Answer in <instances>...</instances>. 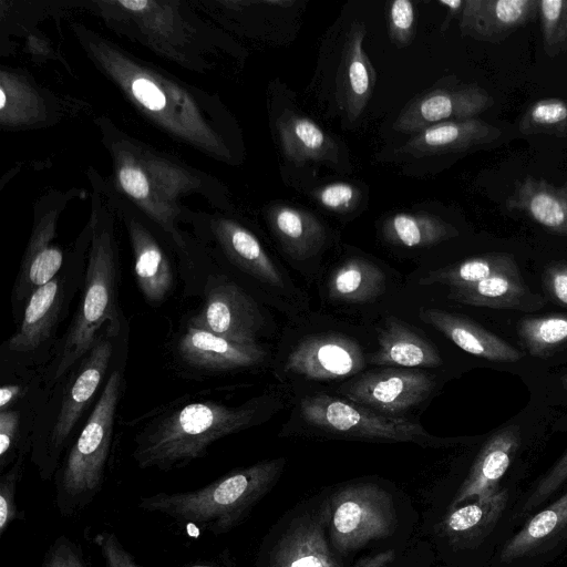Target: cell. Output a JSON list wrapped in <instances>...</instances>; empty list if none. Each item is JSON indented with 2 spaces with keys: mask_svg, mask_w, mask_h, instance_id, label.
<instances>
[{
  "mask_svg": "<svg viewBox=\"0 0 567 567\" xmlns=\"http://www.w3.org/2000/svg\"><path fill=\"white\" fill-rule=\"evenodd\" d=\"M284 465V458L258 462L228 472L194 491L159 492L141 497L137 507L216 536L226 534L238 526L272 488Z\"/></svg>",
  "mask_w": 567,
  "mask_h": 567,
  "instance_id": "1",
  "label": "cell"
},
{
  "mask_svg": "<svg viewBox=\"0 0 567 567\" xmlns=\"http://www.w3.org/2000/svg\"><path fill=\"white\" fill-rule=\"evenodd\" d=\"M256 409L215 401L176 408L144 427L135 439L133 458L142 470L182 468L207 454L216 441L250 426Z\"/></svg>",
  "mask_w": 567,
  "mask_h": 567,
  "instance_id": "2",
  "label": "cell"
},
{
  "mask_svg": "<svg viewBox=\"0 0 567 567\" xmlns=\"http://www.w3.org/2000/svg\"><path fill=\"white\" fill-rule=\"evenodd\" d=\"M123 379L114 370L54 475L55 507L62 517L83 512L99 495L105 476Z\"/></svg>",
  "mask_w": 567,
  "mask_h": 567,
  "instance_id": "3",
  "label": "cell"
},
{
  "mask_svg": "<svg viewBox=\"0 0 567 567\" xmlns=\"http://www.w3.org/2000/svg\"><path fill=\"white\" fill-rule=\"evenodd\" d=\"M118 259L112 234H93L83 293L56 355L52 380H59L95 344L103 326L116 334L118 323Z\"/></svg>",
  "mask_w": 567,
  "mask_h": 567,
  "instance_id": "4",
  "label": "cell"
},
{
  "mask_svg": "<svg viewBox=\"0 0 567 567\" xmlns=\"http://www.w3.org/2000/svg\"><path fill=\"white\" fill-rule=\"evenodd\" d=\"M95 55L142 110L171 132L219 156H229L218 135L175 83L141 68L116 50L99 43Z\"/></svg>",
  "mask_w": 567,
  "mask_h": 567,
  "instance_id": "5",
  "label": "cell"
},
{
  "mask_svg": "<svg viewBox=\"0 0 567 567\" xmlns=\"http://www.w3.org/2000/svg\"><path fill=\"white\" fill-rule=\"evenodd\" d=\"M520 494L506 486L446 509L434 538L453 567H488L496 550L514 532L512 511Z\"/></svg>",
  "mask_w": 567,
  "mask_h": 567,
  "instance_id": "6",
  "label": "cell"
},
{
  "mask_svg": "<svg viewBox=\"0 0 567 567\" xmlns=\"http://www.w3.org/2000/svg\"><path fill=\"white\" fill-rule=\"evenodd\" d=\"M324 504L329 543L341 560L370 542L390 536L398 524L392 495L373 483L348 484Z\"/></svg>",
  "mask_w": 567,
  "mask_h": 567,
  "instance_id": "7",
  "label": "cell"
},
{
  "mask_svg": "<svg viewBox=\"0 0 567 567\" xmlns=\"http://www.w3.org/2000/svg\"><path fill=\"white\" fill-rule=\"evenodd\" d=\"M303 420L322 431L347 437L431 444L422 425L403 417L382 415L350 400L317 393L300 402Z\"/></svg>",
  "mask_w": 567,
  "mask_h": 567,
  "instance_id": "8",
  "label": "cell"
},
{
  "mask_svg": "<svg viewBox=\"0 0 567 567\" xmlns=\"http://www.w3.org/2000/svg\"><path fill=\"white\" fill-rule=\"evenodd\" d=\"M256 567H346L329 543L324 501L288 514L264 539Z\"/></svg>",
  "mask_w": 567,
  "mask_h": 567,
  "instance_id": "9",
  "label": "cell"
},
{
  "mask_svg": "<svg viewBox=\"0 0 567 567\" xmlns=\"http://www.w3.org/2000/svg\"><path fill=\"white\" fill-rule=\"evenodd\" d=\"M112 351V343L107 334L103 333L82 361L63 396L48 437L33 450L32 461L41 480L49 481L54 477L70 435L101 385L111 361Z\"/></svg>",
  "mask_w": 567,
  "mask_h": 567,
  "instance_id": "10",
  "label": "cell"
},
{
  "mask_svg": "<svg viewBox=\"0 0 567 567\" xmlns=\"http://www.w3.org/2000/svg\"><path fill=\"white\" fill-rule=\"evenodd\" d=\"M567 554V491L525 519L488 567H549Z\"/></svg>",
  "mask_w": 567,
  "mask_h": 567,
  "instance_id": "11",
  "label": "cell"
},
{
  "mask_svg": "<svg viewBox=\"0 0 567 567\" xmlns=\"http://www.w3.org/2000/svg\"><path fill=\"white\" fill-rule=\"evenodd\" d=\"M116 176L124 193L176 238L171 205L178 195L194 186L189 175L152 155L137 158L124 154L118 159Z\"/></svg>",
  "mask_w": 567,
  "mask_h": 567,
  "instance_id": "12",
  "label": "cell"
},
{
  "mask_svg": "<svg viewBox=\"0 0 567 567\" xmlns=\"http://www.w3.org/2000/svg\"><path fill=\"white\" fill-rule=\"evenodd\" d=\"M431 374L386 367L361 374L339 389L350 401L382 415L396 416L419 405L434 389Z\"/></svg>",
  "mask_w": 567,
  "mask_h": 567,
  "instance_id": "13",
  "label": "cell"
},
{
  "mask_svg": "<svg viewBox=\"0 0 567 567\" xmlns=\"http://www.w3.org/2000/svg\"><path fill=\"white\" fill-rule=\"evenodd\" d=\"M262 323L254 299L224 277L207 286L204 302L189 321V326L248 346L257 344Z\"/></svg>",
  "mask_w": 567,
  "mask_h": 567,
  "instance_id": "14",
  "label": "cell"
},
{
  "mask_svg": "<svg viewBox=\"0 0 567 567\" xmlns=\"http://www.w3.org/2000/svg\"><path fill=\"white\" fill-rule=\"evenodd\" d=\"M493 103V97L477 84L435 89L411 100L393 127L401 133L415 134L436 123L475 118Z\"/></svg>",
  "mask_w": 567,
  "mask_h": 567,
  "instance_id": "15",
  "label": "cell"
},
{
  "mask_svg": "<svg viewBox=\"0 0 567 567\" xmlns=\"http://www.w3.org/2000/svg\"><path fill=\"white\" fill-rule=\"evenodd\" d=\"M364 363L355 341L327 333L301 340L287 357L285 371L310 380H332L355 374Z\"/></svg>",
  "mask_w": 567,
  "mask_h": 567,
  "instance_id": "16",
  "label": "cell"
},
{
  "mask_svg": "<svg viewBox=\"0 0 567 567\" xmlns=\"http://www.w3.org/2000/svg\"><path fill=\"white\" fill-rule=\"evenodd\" d=\"M520 446L517 425L506 426L494 433L482 446L467 474L454 492L447 509L498 489L513 486L504 483Z\"/></svg>",
  "mask_w": 567,
  "mask_h": 567,
  "instance_id": "17",
  "label": "cell"
},
{
  "mask_svg": "<svg viewBox=\"0 0 567 567\" xmlns=\"http://www.w3.org/2000/svg\"><path fill=\"white\" fill-rule=\"evenodd\" d=\"M538 14V0H465L462 35L491 43L501 42Z\"/></svg>",
  "mask_w": 567,
  "mask_h": 567,
  "instance_id": "18",
  "label": "cell"
},
{
  "mask_svg": "<svg viewBox=\"0 0 567 567\" xmlns=\"http://www.w3.org/2000/svg\"><path fill=\"white\" fill-rule=\"evenodd\" d=\"M177 352L186 364L214 372L249 368L266 357L258 344L237 343L189 324L178 340Z\"/></svg>",
  "mask_w": 567,
  "mask_h": 567,
  "instance_id": "19",
  "label": "cell"
},
{
  "mask_svg": "<svg viewBox=\"0 0 567 567\" xmlns=\"http://www.w3.org/2000/svg\"><path fill=\"white\" fill-rule=\"evenodd\" d=\"M499 128L478 118L446 121L415 133L401 147L414 157L464 152L489 144L501 136Z\"/></svg>",
  "mask_w": 567,
  "mask_h": 567,
  "instance_id": "20",
  "label": "cell"
},
{
  "mask_svg": "<svg viewBox=\"0 0 567 567\" xmlns=\"http://www.w3.org/2000/svg\"><path fill=\"white\" fill-rule=\"evenodd\" d=\"M420 318L467 353L495 362H516L525 353L476 322L440 309H424Z\"/></svg>",
  "mask_w": 567,
  "mask_h": 567,
  "instance_id": "21",
  "label": "cell"
},
{
  "mask_svg": "<svg viewBox=\"0 0 567 567\" xmlns=\"http://www.w3.org/2000/svg\"><path fill=\"white\" fill-rule=\"evenodd\" d=\"M65 297L64 280L58 275L34 290L25 302L21 322L8 340L14 352H32L43 344L58 323Z\"/></svg>",
  "mask_w": 567,
  "mask_h": 567,
  "instance_id": "22",
  "label": "cell"
},
{
  "mask_svg": "<svg viewBox=\"0 0 567 567\" xmlns=\"http://www.w3.org/2000/svg\"><path fill=\"white\" fill-rule=\"evenodd\" d=\"M365 28L352 24L349 31L338 74V96L350 120H355L368 104L375 83L374 69L362 43Z\"/></svg>",
  "mask_w": 567,
  "mask_h": 567,
  "instance_id": "23",
  "label": "cell"
},
{
  "mask_svg": "<svg viewBox=\"0 0 567 567\" xmlns=\"http://www.w3.org/2000/svg\"><path fill=\"white\" fill-rule=\"evenodd\" d=\"M449 298L468 306L524 311L542 308L545 302L528 289L518 269L496 274L470 286L451 288Z\"/></svg>",
  "mask_w": 567,
  "mask_h": 567,
  "instance_id": "24",
  "label": "cell"
},
{
  "mask_svg": "<svg viewBox=\"0 0 567 567\" xmlns=\"http://www.w3.org/2000/svg\"><path fill=\"white\" fill-rule=\"evenodd\" d=\"M378 343L371 357V363L378 367L430 368L442 363L431 342L394 317L386 318L379 329Z\"/></svg>",
  "mask_w": 567,
  "mask_h": 567,
  "instance_id": "25",
  "label": "cell"
},
{
  "mask_svg": "<svg viewBox=\"0 0 567 567\" xmlns=\"http://www.w3.org/2000/svg\"><path fill=\"white\" fill-rule=\"evenodd\" d=\"M282 153L296 166L308 162H336L338 146L317 123L285 110L276 121Z\"/></svg>",
  "mask_w": 567,
  "mask_h": 567,
  "instance_id": "26",
  "label": "cell"
},
{
  "mask_svg": "<svg viewBox=\"0 0 567 567\" xmlns=\"http://www.w3.org/2000/svg\"><path fill=\"white\" fill-rule=\"evenodd\" d=\"M128 231L137 286L150 303L158 305L166 300L173 289L171 262L155 238L142 225L132 221Z\"/></svg>",
  "mask_w": 567,
  "mask_h": 567,
  "instance_id": "27",
  "label": "cell"
},
{
  "mask_svg": "<svg viewBox=\"0 0 567 567\" xmlns=\"http://www.w3.org/2000/svg\"><path fill=\"white\" fill-rule=\"evenodd\" d=\"M506 206L524 213L548 231L567 237V187L526 177L516 185Z\"/></svg>",
  "mask_w": 567,
  "mask_h": 567,
  "instance_id": "28",
  "label": "cell"
},
{
  "mask_svg": "<svg viewBox=\"0 0 567 567\" xmlns=\"http://www.w3.org/2000/svg\"><path fill=\"white\" fill-rule=\"evenodd\" d=\"M214 230L224 252L240 269L267 285L284 286L278 268L248 229L233 220L220 219Z\"/></svg>",
  "mask_w": 567,
  "mask_h": 567,
  "instance_id": "29",
  "label": "cell"
},
{
  "mask_svg": "<svg viewBox=\"0 0 567 567\" xmlns=\"http://www.w3.org/2000/svg\"><path fill=\"white\" fill-rule=\"evenodd\" d=\"M53 226L51 221L41 224L30 239L13 287L12 297L18 303L27 302L31 293L55 278L62 267L63 252L51 244Z\"/></svg>",
  "mask_w": 567,
  "mask_h": 567,
  "instance_id": "30",
  "label": "cell"
},
{
  "mask_svg": "<svg viewBox=\"0 0 567 567\" xmlns=\"http://www.w3.org/2000/svg\"><path fill=\"white\" fill-rule=\"evenodd\" d=\"M267 217L279 241L295 259L309 258L323 245L324 228L307 210L289 205H275L268 209Z\"/></svg>",
  "mask_w": 567,
  "mask_h": 567,
  "instance_id": "31",
  "label": "cell"
},
{
  "mask_svg": "<svg viewBox=\"0 0 567 567\" xmlns=\"http://www.w3.org/2000/svg\"><path fill=\"white\" fill-rule=\"evenodd\" d=\"M457 235L454 226L429 213H398L383 223L384 238L408 248L433 246Z\"/></svg>",
  "mask_w": 567,
  "mask_h": 567,
  "instance_id": "32",
  "label": "cell"
},
{
  "mask_svg": "<svg viewBox=\"0 0 567 567\" xmlns=\"http://www.w3.org/2000/svg\"><path fill=\"white\" fill-rule=\"evenodd\" d=\"M385 276L369 260L352 258L342 264L329 280V296L346 302H367L384 289Z\"/></svg>",
  "mask_w": 567,
  "mask_h": 567,
  "instance_id": "33",
  "label": "cell"
},
{
  "mask_svg": "<svg viewBox=\"0 0 567 567\" xmlns=\"http://www.w3.org/2000/svg\"><path fill=\"white\" fill-rule=\"evenodd\" d=\"M518 269L506 254H486L433 270L420 279L421 285L443 284L450 288L470 286L503 271Z\"/></svg>",
  "mask_w": 567,
  "mask_h": 567,
  "instance_id": "34",
  "label": "cell"
},
{
  "mask_svg": "<svg viewBox=\"0 0 567 567\" xmlns=\"http://www.w3.org/2000/svg\"><path fill=\"white\" fill-rule=\"evenodd\" d=\"M517 332L530 355L546 359L567 343V315L554 313L520 319Z\"/></svg>",
  "mask_w": 567,
  "mask_h": 567,
  "instance_id": "35",
  "label": "cell"
},
{
  "mask_svg": "<svg viewBox=\"0 0 567 567\" xmlns=\"http://www.w3.org/2000/svg\"><path fill=\"white\" fill-rule=\"evenodd\" d=\"M567 483V451L563 456L526 492H523L512 511L514 530L549 503Z\"/></svg>",
  "mask_w": 567,
  "mask_h": 567,
  "instance_id": "36",
  "label": "cell"
},
{
  "mask_svg": "<svg viewBox=\"0 0 567 567\" xmlns=\"http://www.w3.org/2000/svg\"><path fill=\"white\" fill-rule=\"evenodd\" d=\"M518 130L522 134L567 135V102L548 97L533 103L522 115Z\"/></svg>",
  "mask_w": 567,
  "mask_h": 567,
  "instance_id": "37",
  "label": "cell"
},
{
  "mask_svg": "<svg viewBox=\"0 0 567 567\" xmlns=\"http://www.w3.org/2000/svg\"><path fill=\"white\" fill-rule=\"evenodd\" d=\"M544 51L554 58L567 51V0H538Z\"/></svg>",
  "mask_w": 567,
  "mask_h": 567,
  "instance_id": "38",
  "label": "cell"
},
{
  "mask_svg": "<svg viewBox=\"0 0 567 567\" xmlns=\"http://www.w3.org/2000/svg\"><path fill=\"white\" fill-rule=\"evenodd\" d=\"M23 473V455L8 467L0 476V538L9 526L18 520H24L25 514L17 503L18 485Z\"/></svg>",
  "mask_w": 567,
  "mask_h": 567,
  "instance_id": "39",
  "label": "cell"
},
{
  "mask_svg": "<svg viewBox=\"0 0 567 567\" xmlns=\"http://www.w3.org/2000/svg\"><path fill=\"white\" fill-rule=\"evenodd\" d=\"M389 33L398 48L409 45L415 35V10L409 0H394L389 9Z\"/></svg>",
  "mask_w": 567,
  "mask_h": 567,
  "instance_id": "40",
  "label": "cell"
},
{
  "mask_svg": "<svg viewBox=\"0 0 567 567\" xmlns=\"http://www.w3.org/2000/svg\"><path fill=\"white\" fill-rule=\"evenodd\" d=\"M312 194L321 206L340 214L352 210L360 199L359 189L354 185L343 182L321 186Z\"/></svg>",
  "mask_w": 567,
  "mask_h": 567,
  "instance_id": "41",
  "label": "cell"
},
{
  "mask_svg": "<svg viewBox=\"0 0 567 567\" xmlns=\"http://www.w3.org/2000/svg\"><path fill=\"white\" fill-rule=\"evenodd\" d=\"M20 431V411L8 409L0 411V471L11 466L19 456L18 442Z\"/></svg>",
  "mask_w": 567,
  "mask_h": 567,
  "instance_id": "42",
  "label": "cell"
},
{
  "mask_svg": "<svg viewBox=\"0 0 567 567\" xmlns=\"http://www.w3.org/2000/svg\"><path fill=\"white\" fill-rule=\"evenodd\" d=\"M91 542L100 550L105 567H143L113 532H95Z\"/></svg>",
  "mask_w": 567,
  "mask_h": 567,
  "instance_id": "43",
  "label": "cell"
},
{
  "mask_svg": "<svg viewBox=\"0 0 567 567\" xmlns=\"http://www.w3.org/2000/svg\"><path fill=\"white\" fill-rule=\"evenodd\" d=\"M41 567H87V565L81 547L66 535H60L47 549Z\"/></svg>",
  "mask_w": 567,
  "mask_h": 567,
  "instance_id": "44",
  "label": "cell"
},
{
  "mask_svg": "<svg viewBox=\"0 0 567 567\" xmlns=\"http://www.w3.org/2000/svg\"><path fill=\"white\" fill-rule=\"evenodd\" d=\"M543 285L551 301L567 307V264L548 265L543 275Z\"/></svg>",
  "mask_w": 567,
  "mask_h": 567,
  "instance_id": "45",
  "label": "cell"
},
{
  "mask_svg": "<svg viewBox=\"0 0 567 567\" xmlns=\"http://www.w3.org/2000/svg\"><path fill=\"white\" fill-rule=\"evenodd\" d=\"M21 395V386L18 384H4L0 389V411L10 409Z\"/></svg>",
  "mask_w": 567,
  "mask_h": 567,
  "instance_id": "46",
  "label": "cell"
},
{
  "mask_svg": "<svg viewBox=\"0 0 567 567\" xmlns=\"http://www.w3.org/2000/svg\"><path fill=\"white\" fill-rule=\"evenodd\" d=\"M393 557L394 551H384L375 556L360 559L354 565L346 567H385L394 559Z\"/></svg>",
  "mask_w": 567,
  "mask_h": 567,
  "instance_id": "47",
  "label": "cell"
},
{
  "mask_svg": "<svg viewBox=\"0 0 567 567\" xmlns=\"http://www.w3.org/2000/svg\"><path fill=\"white\" fill-rule=\"evenodd\" d=\"M440 3L445 6L449 11L446 20L442 24V31H444L452 19L461 17L465 0H440Z\"/></svg>",
  "mask_w": 567,
  "mask_h": 567,
  "instance_id": "48",
  "label": "cell"
},
{
  "mask_svg": "<svg viewBox=\"0 0 567 567\" xmlns=\"http://www.w3.org/2000/svg\"><path fill=\"white\" fill-rule=\"evenodd\" d=\"M265 4H272V6H280V7H289L293 4V1H286V0H267L262 1Z\"/></svg>",
  "mask_w": 567,
  "mask_h": 567,
  "instance_id": "49",
  "label": "cell"
},
{
  "mask_svg": "<svg viewBox=\"0 0 567 567\" xmlns=\"http://www.w3.org/2000/svg\"><path fill=\"white\" fill-rule=\"evenodd\" d=\"M563 388L567 391V373L561 378Z\"/></svg>",
  "mask_w": 567,
  "mask_h": 567,
  "instance_id": "50",
  "label": "cell"
},
{
  "mask_svg": "<svg viewBox=\"0 0 567 567\" xmlns=\"http://www.w3.org/2000/svg\"><path fill=\"white\" fill-rule=\"evenodd\" d=\"M198 567H204V566H198Z\"/></svg>",
  "mask_w": 567,
  "mask_h": 567,
  "instance_id": "51",
  "label": "cell"
}]
</instances>
